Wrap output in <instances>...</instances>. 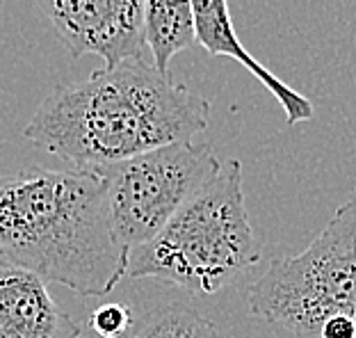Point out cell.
<instances>
[{
	"mask_svg": "<svg viewBox=\"0 0 356 338\" xmlns=\"http://www.w3.org/2000/svg\"><path fill=\"white\" fill-rule=\"evenodd\" d=\"M89 327L101 338H119L133 327V313L131 307L117 302L101 304L92 316H89Z\"/></svg>",
	"mask_w": 356,
	"mask_h": 338,
	"instance_id": "11",
	"label": "cell"
},
{
	"mask_svg": "<svg viewBox=\"0 0 356 338\" xmlns=\"http://www.w3.org/2000/svg\"><path fill=\"white\" fill-rule=\"evenodd\" d=\"M131 338H217V327L194 309L172 304L151 311Z\"/></svg>",
	"mask_w": 356,
	"mask_h": 338,
	"instance_id": "10",
	"label": "cell"
},
{
	"mask_svg": "<svg viewBox=\"0 0 356 338\" xmlns=\"http://www.w3.org/2000/svg\"><path fill=\"white\" fill-rule=\"evenodd\" d=\"M74 60L96 55L105 67L142 60L144 0H32Z\"/></svg>",
	"mask_w": 356,
	"mask_h": 338,
	"instance_id": "6",
	"label": "cell"
},
{
	"mask_svg": "<svg viewBox=\"0 0 356 338\" xmlns=\"http://www.w3.org/2000/svg\"><path fill=\"white\" fill-rule=\"evenodd\" d=\"M197 44L192 0H144V46L151 51L153 67L169 74L178 53Z\"/></svg>",
	"mask_w": 356,
	"mask_h": 338,
	"instance_id": "9",
	"label": "cell"
},
{
	"mask_svg": "<svg viewBox=\"0 0 356 338\" xmlns=\"http://www.w3.org/2000/svg\"><path fill=\"white\" fill-rule=\"evenodd\" d=\"M210 103L144 60L55 85L23 138L74 169H99L204 133Z\"/></svg>",
	"mask_w": 356,
	"mask_h": 338,
	"instance_id": "1",
	"label": "cell"
},
{
	"mask_svg": "<svg viewBox=\"0 0 356 338\" xmlns=\"http://www.w3.org/2000/svg\"><path fill=\"white\" fill-rule=\"evenodd\" d=\"M105 181L117 240L133 252L163 231L172 217L222 172L206 142H176L96 169Z\"/></svg>",
	"mask_w": 356,
	"mask_h": 338,
	"instance_id": "5",
	"label": "cell"
},
{
	"mask_svg": "<svg viewBox=\"0 0 356 338\" xmlns=\"http://www.w3.org/2000/svg\"><path fill=\"white\" fill-rule=\"evenodd\" d=\"M247 304L256 318L297 338H315L331 316L356 323V185L302 254L270 263Z\"/></svg>",
	"mask_w": 356,
	"mask_h": 338,
	"instance_id": "4",
	"label": "cell"
},
{
	"mask_svg": "<svg viewBox=\"0 0 356 338\" xmlns=\"http://www.w3.org/2000/svg\"><path fill=\"white\" fill-rule=\"evenodd\" d=\"M192 10H194V35H197V44L201 48H206L213 58H231L233 62H240L249 74L261 80L265 90L279 101L283 115H286V122L290 126L311 122L313 119L311 99H306L304 94L293 90L286 80L274 76L240 42L231 19L229 0H192Z\"/></svg>",
	"mask_w": 356,
	"mask_h": 338,
	"instance_id": "8",
	"label": "cell"
},
{
	"mask_svg": "<svg viewBox=\"0 0 356 338\" xmlns=\"http://www.w3.org/2000/svg\"><path fill=\"white\" fill-rule=\"evenodd\" d=\"M0 261L83 297H108L131 249L112 231L103 176L39 165L0 176Z\"/></svg>",
	"mask_w": 356,
	"mask_h": 338,
	"instance_id": "2",
	"label": "cell"
},
{
	"mask_svg": "<svg viewBox=\"0 0 356 338\" xmlns=\"http://www.w3.org/2000/svg\"><path fill=\"white\" fill-rule=\"evenodd\" d=\"M83 329L53 300L46 281L0 261V338H80Z\"/></svg>",
	"mask_w": 356,
	"mask_h": 338,
	"instance_id": "7",
	"label": "cell"
},
{
	"mask_svg": "<svg viewBox=\"0 0 356 338\" xmlns=\"http://www.w3.org/2000/svg\"><path fill=\"white\" fill-rule=\"evenodd\" d=\"M315 338H356V323L347 316H331L320 325Z\"/></svg>",
	"mask_w": 356,
	"mask_h": 338,
	"instance_id": "12",
	"label": "cell"
},
{
	"mask_svg": "<svg viewBox=\"0 0 356 338\" xmlns=\"http://www.w3.org/2000/svg\"><path fill=\"white\" fill-rule=\"evenodd\" d=\"M3 3H5V0H0V5H3Z\"/></svg>",
	"mask_w": 356,
	"mask_h": 338,
	"instance_id": "13",
	"label": "cell"
},
{
	"mask_svg": "<svg viewBox=\"0 0 356 338\" xmlns=\"http://www.w3.org/2000/svg\"><path fill=\"white\" fill-rule=\"evenodd\" d=\"M263 245L249 220L242 165L231 160L172 222L135 247L128 279H158L194 295H215L261 261Z\"/></svg>",
	"mask_w": 356,
	"mask_h": 338,
	"instance_id": "3",
	"label": "cell"
}]
</instances>
